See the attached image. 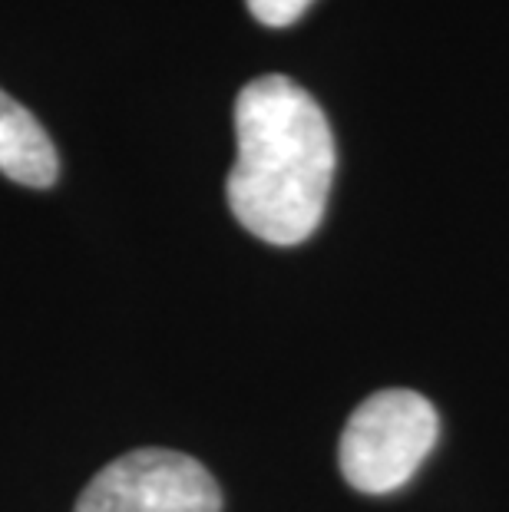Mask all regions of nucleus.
I'll return each mask as SVG.
<instances>
[{"label":"nucleus","instance_id":"1","mask_svg":"<svg viewBox=\"0 0 509 512\" xmlns=\"http://www.w3.org/2000/svg\"><path fill=\"white\" fill-rule=\"evenodd\" d=\"M229 209L268 245H301L321 225L334 182V136L321 106L288 76H258L235 100Z\"/></svg>","mask_w":509,"mask_h":512},{"label":"nucleus","instance_id":"2","mask_svg":"<svg viewBox=\"0 0 509 512\" xmlns=\"http://www.w3.org/2000/svg\"><path fill=\"white\" fill-rule=\"evenodd\" d=\"M440 433L437 410L414 390H381L351 413L341 433V473L361 493H394L427 460Z\"/></svg>","mask_w":509,"mask_h":512},{"label":"nucleus","instance_id":"3","mask_svg":"<svg viewBox=\"0 0 509 512\" xmlns=\"http://www.w3.org/2000/svg\"><path fill=\"white\" fill-rule=\"evenodd\" d=\"M73 512H222V493L186 453L133 450L86 483Z\"/></svg>","mask_w":509,"mask_h":512},{"label":"nucleus","instance_id":"4","mask_svg":"<svg viewBox=\"0 0 509 512\" xmlns=\"http://www.w3.org/2000/svg\"><path fill=\"white\" fill-rule=\"evenodd\" d=\"M0 172L30 189H47L60 172L47 129L4 90H0Z\"/></svg>","mask_w":509,"mask_h":512},{"label":"nucleus","instance_id":"5","mask_svg":"<svg viewBox=\"0 0 509 512\" xmlns=\"http://www.w3.org/2000/svg\"><path fill=\"white\" fill-rule=\"evenodd\" d=\"M245 4L265 27H288L305 14L314 0H245Z\"/></svg>","mask_w":509,"mask_h":512}]
</instances>
